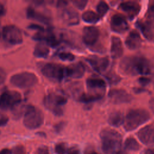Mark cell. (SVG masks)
Wrapping results in <instances>:
<instances>
[{"mask_svg": "<svg viewBox=\"0 0 154 154\" xmlns=\"http://www.w3.org/2000/svg\"><path fill=\"white\" fill-rule=\"evenodd\" d=\"M119 67L122 73L131 76L147 75L151 72L149 61L141 56L124 57L120 62Z\"/></svg>", "mask_w": 154, "mask_h": 154, "instance_id": "obj_1", "label": "cell"}, {"mask_svg": "<svg viewBox=\"0 0 154 154\" xmlns=\"http://www.w3.org/2000/svg\"><path fill=\"white\" fill-rule=\"evenodd\" d=\"M102 149L106 154H114L120 150L122 137L117 131L112 129H104L100 133Z\"/></svg>", "mask_w": 154, "mask_h": 154, "instance_id": "obj_2", "label": "cell"}, {"mask_svg": "<svg viewBox=\"0 0 154 154\" xmlns=\"http://www.w3.org/2000/svg\"><path fill=\"white\" fill-rule=\"evenodd\" d=\"M150 119L149 112L144 109H132L128 111L125 117L123 127L126 131H132Z\"/></svg>", "mask_w": 154, "mask_h": 154, "instance_id": "obj_3", "label": "cell"}, {"mask_svg": "<svg viewBox=\"0 0 154 154\" xmlns=\"http://www.w3.org/2000/svg\"><path fill=\"white\" fill-rule=\"evenodd\" d=\"M44 122V115L42 111L33 105L25 107L23 123L29 129H35L40 127Z\"/></svg>", "mask_w": 154, "mask_h": 154, "instance_id": "obj_4", "label": "cell"}, {"mask_svg": "<svg viewBox=\"0 0 154 154\" xmlns=\"http://www.w3.org/2000/svg\"><path fill=\"white\" fill-rule=\"evenodd\" d=\"M67 103V98L62 95L51 93L46 95L43 99V104L46 109L57 116L63 114L62 106Z\"/></svg>", "mask_w": 154, "mask_h": 154, "instance_id": "obj_5", "label": "cell"}, {"mask_svg": "<svg viewBox=\"0 0 154 154\" xmlns=\"http://www.w3.org/2000/svg\"><path fill=\"white\" fill-rule=\"evenodd\" d=\"M42 73L48 79L57 82H61L67 77V67L54 63L45 64L42 68Z\"/></svg>", "mask_w": 154, "mask_h": 154, "instance_id": "obj_6", "label": "cell"}, {"mask_svg": "<svg viewBox=\"0 0 154 154\" xmlns=\"http://www.w3.org/2000/svg\"><path fill=\"white\" fill-rule=\"evenodd\" d=\"M10 82L17 88H27L35 85L38 82V78L33 73L23 72L12 75Z\"/></svg>", "mask_w": 154, "mask_h": 154, "instance_id": "obj_7", "label": "cell"}, {"mask_svg": "<svg viewBox=\"0 0 154 154\" xmlns=\"http://www.w3.org/2000/svg\"><path fill=\"white\" fill-rule=\"evenodd\" d=\"M3 39L11 45H19L23 42V37L20 29L15 25H7L2 29Z\"/></svg>", "mask_w": 154, "mask_h": 154, "instance_id": "obj_8", "label": "cell"}, {"mask_svg": "<svg viewBox=\"0 0 154 154\" xmlns=\"http://www.w3.org/2000/svg\"><path fill=\"white\" fill-rule=\"evenodd\" d=\"M22 100L21 94L12 90L4 91L0 95V108L4 110L12 109L20 103Z\"/></svg>", "mask_w": 154, "mask_h": 154, "instance_id": "obj_9", "label": "cell"}, {"mask_svg": "<svg viewBox=\"0 0 154 154\" xmlns=\"http://www.w3.org/2000/svg\"><path fill=\"white\" fill-rule=\"evenodd\" d=\"M108 97L109 100L114 104H122L131 102L132 96L123 89L114 88L109 91Z\"/></svg>", "mask_w": 154, "mask_h": 154, "instance_id": "obj_10", "label": "cell"}, {"mask_svg": "<svg viewBox=\"0 0 154 154\" xmlns=\"http://www.w3.org/2000/svg\"><path fill=\"white\" fill-rule=\"evenodd\" d=\"M110 26L112 31L117 33L125 32L129 28V25L126 18L120 14H116L111 17Z\"/></svg>", "mask_w": 154, "mask_h": 154, "instance_id": "obj_11", "label": "cell"}, {"mask_svg": "<svg viewBox=\"0 0 154 154\" xmlns=\"http://www.w3.org/2000/svg\"><path fill=\"white\" fill-rule=\"evenodd\" d=\"M138 139L147 146L154 145V125H149L141 128L137 133Z\"/></svg>", "mask_w": 154, "mask_h": 154, "instance_id": "obj_12", "label": "cell"}, {"mask_svg": "<svg viewBox=\"0 0 154 154\" xmlns=\"http://www.w3.org/2000/svg\"><path fill=\"white\" fill-rule=\"evenodd\" d=\"M99 29L93 26H88L83 28L82 40L88 46L94 45L99 37Z\"/></svg>", "mask_w": 154, "mask_h": 154, "instance_id": "obj_13", "label": "cell"}, {"mask_svg": "<svg viewBox=\"0 0 154 154\" xmlns=\"http://www.w3.org/2000/svg\"><path fill=\"white\" fill-rule=\"evenodd\" d=\"M119 8L127 13L131 19H133L140 12L141 6L136 1H125L120 4Z\"/></svg>", "mask_w": 154, "mask_h": 154, "instance_id": "obj_14", "label": "cell"}, {"mask_svg": "<svg viewBox=\"0 0 154 154\" xmlns=\"http://www.w3.org/2000/svg\"><path fill=\"white\" fill-rule=\"evenodd\" d=\"M86 60L98 72L105 71L109 65V59L107 57H93L92 58H88Z\"/></svg>", "mask_w": 154, "mask_h": 154, "instance_id": "obj_15", "label": "cell"}, {"mask_svg": "<svg viewBox=\"0 0 154 154\" xmlns=\"http://www.w3.org/2000/svg\"><path fill=\"white\" fill-rule=\"evenodd\" d=\"M125 45L131 50L138 49L141 45V38L140 34L135 30L131 31L125 40Z\"/></svg>", "mask_w": 154, "mask_h": 154, "instance_id": "obj_16", "label": "cell"}, {"mask_svg": "<svg viewBox=\"0 0 154 154\" xmlns=\"http://www.w3.org/2000/svg\"><path fill=\"white\" fill-rule=\"evenodd\" d=\"M136 26L140 29L143 35L148 40H151L154 36V25L152 20L146 22L137 21Z\"/></svg>", "mask_w": 154, "mask_h": 154, "instance_id": "obj_17", "label": "cell"}, {"mask_svg": "<svg viewBox=\"0 0 154 154\" xmlns=\"http://www.w3.org/2000/svg\"><path fill=\"white\" fill-rule=\"evenodd\" d=\"M111 55L114 59H117L122 57L123 52V47L120 38L117 36L111 37Z\"/></svg>", "mask_w": 154, "mask_h": 154, "instance_id": "obj_18", "label": "cell"}, {"mask_svg": "<svg viewBox=\"0 0 154 154\" xmlns=\"http://www.w3.org/2000/svg\"><path fill=\"white\" fill-rule=\"evenodd\" d=\"M61 16L63 20L69 25H77L79 22L78 13L72 8H63Z\"/></svg>", "mask_w": 154, "mask_h": 154, "instance_id": "obj_19", "label": "cell"}, {"mask_svg": "<svg viewBox=\"0 0 154 154\" xmlns=\"http://www.w3.org/2000/svg\"><path fill=\"white\" fill-rule=\"evenodd\" d=\"M67 77L80 78L85 73V67L81 62H78L67 67Z\"/></svg>", "mask_w": 154, "mask_h": 154, "instance_id": "obj_20", "label": "cell"}, {"mask_svg": "<svg viewBox=\"0 0 154 154\" xmlns=\"http://www.w3.org/2000/svg\"><path fill=\"white\" fill-rule=\"evenodd\" d=\"M26 16L28 19H32L34 20H38L42 23L48 24L50 22L51 19L40 12H38L34 10L32 7H29L26 10Z\"/></svg>", "mask_w": 154, "mask_h": 154, "instance_id": "obj_21", "label": "cell"}, {"mask_svg": "<svg viewBox=\"0 0 154 154\" xmlns=\"http://www.w3.org/2000/svg\"><path fill=\"white\" fill-rule=\"evenodd\" d=\"M86 85L87 88L91 90H103L106 87V83L102 78L91 77L86 80Z\"/></svg>", "mask_w": 154, "mask_h": 154, "instance_id": "obj_22", "label": "cell"}, {"mask_svg": "<svg viewBox=\"0 0 154 154\" xmlns=\"http://www.w3.org/2000/svg\"><path fill=\"white\" fill-rule=\"evenodd\" d=\"M125 117L122 112L120 111H114L110 114L108 122L111 126L119 127L124 123Z\"/></svg>", "mask_w": 154, "mask_h": 154, "instance_id": "obj_23", "label": "cell"}, {"mask_svg": "<svg viewBox=\"0 0 154 154\" xmlns=\"http://www.w3.org/2000/svg\"><path fill=\"white\" fill-rule=\"evenodd\" d=\"M49 53V48L46 43L40 42L34 48L33 54L37 58H46Z\"/></svg>", "mask_w": 154, "mask_h": 154, "instance_id": "obj_24", "label": "cell"}, {"mask_svg": "<svg viewBox=\"0 0 154 154\" xmlns=\"http://www.w3.org/2000/svg\"><path fill=\"white\" fill-rule=\"evenodd\" d=\"M102 96L103 95L100 94L82 93L78 97V100L81 102L88 103L100 99Z\"/></svg>", "mask_w": 154, "mask_h": 154, "instance_id": "obj_25", "label": "cell"}, {"mask_svg": "<svg viewBox=\"0 0 154 154\" xmlns=\"http://www.w3.org/2000/svg\"><path fill=\"white\" fill-rule=\"evenodd\" d=\"M82 19L84 21L89 23H95L97 22L100 17V16L91 10H87L83 13L82 15Z\"/></svg>", "mask_w": 154, "mask_h": 154, "instance_id": "obj_26", "label": "cell"}, {"mask_svg": "<svg viewBox=\"0 0 154 154\" xmlns=\"http://www.w3.org/2000/svg\"><path fill=\"white\" fill-rule=\"evenodd\" d=\"M125 148L129 150H137L140 149V144L133 137H128L125 141Z\"/></svg>", "mask_w": 154, "mask_h": 154, "instance_id": "obj_27", "label": "cell"}, {"mask_svg": "<svg viewBox=\"0 0 154 154\" xmlns=\"http://www.w3.org/2000/svg\"><path fill=\"white\" fill-rule=\"evenodd\" d=\"M97 14L100 17H103L108 11L109 6L105 1H100L96 7Z\"/></svg>", "mask_w": 154, "mask_h": 154, "instance_id": "obj_28", "label": "cell"}, {"mask_svg": "<svg viewBox=\"0 0 154 154\" xmlns=\"http://www.w3.org/2000/svg\"><path fill=\"white\" fill-rule=\"evenodd\" d=\"M12 114L14 119H20L22 115L25 112V108H23L22 105H20V103L16 105L12 108Z\"/></svg>", "mask_w": 154, "mask_h": 154, "instance_id": "obj_29", "label": "cell"}, {"mask_svg": "<svg viewBox=\"0 0 154 154\" xmlns=\"http://www.w3.org/2000/svg\"><path fill=\"white\" fill-rule=\"evenodd\" d=\"M60 59L63 61H72L75 60V56L73 54L68 52H62L58 54Z\"/></svg>", "mask_w": 154, "mask_h": 154, "instance_id": "obj_30", "label": "cell"}, {"mask_svg": "<svg viewBox=\"0 0 154 154\" xmlns=\"http://www.w3.org/2000/svg\"><path fill=\"white\" fill-rule=\"evenodd\" d=\"M55 151L57 154H66L67 152L66 144L64 143H58L55 146Z\"/></svg>", "mask_w": 154, "mask_h": 154, "instance_id": "obj_31", "label": "cell"}, {"mask_svg": "<svg viewBox=\"0 0 154 154\" xmlns=\"http://www.w3.org/2000/svg\"><path fill=\"white\" fill-rule=\"evenodd\" d=\"M106 78L108 79V81H109V82L111 84H116L121 80V78H120V76H119L118 75H117L115 73L108 74V75L106 76Z\"/></svg>", "mask_w": 154, "mask_h": 154, "instance_id": "obj_32", "label": "cell"}, {"mask_svg": "<svg viewBox=\"0 0 154 154\" xmlns=\"http://www.w3.org/2000/svg\"><path fill=\"white\" fill-rule=\"evenodd\" d=\"M72 2L77 8L82 10L85 7L88 1L86 0H75Z\"/></svg>", "mask_w": 154, "mask_h": 154, "instance_id": "obj_33", "label": "cell"}, {"mask_svg": "<svg viewBox=\"0 0 154 154\" xmlns=\"http://www.w3.org/2000/svg\"><path fill=\"white\" fill-rule=\"evenodd\" d=\"M13 154H27V153L24 146L19 145L14 148Z\"/></svg>", "mask_w": 154, "mask_h": 154, "instance_id": "obj_34", "label": "cell"}, {"mask_svg": "<svg viewBox=\"0 0 154 154\" xmlns=\"http://www.w3.org/2000/svg\"><path fill=\"white\" fill-rule=\"evenodd\" d=\"M8 122V117L7 115L0 112V126H5Z\"/></svg>", "mask_w": 154, "mask_h": 154, "instance_id": "obj_35", "label": "cell"}, {"mask_svg": "<svg viewBox=\"0 0 154 154\" xmlns=\"http://www.w3.org/2000/svg\"><path fill=\"white\" fill-rule=\"evenodd\" d=\"M147 14L148 18L149 19V20L152 21V20L154 19V4H152L150 6V7L148 9Z\"/></svg>", "mask_w": 154, "mask_h": 154, "instance_id": "obj_36", "label": "cell"}, {"mask_svg": "<svg viewBox=\"0 0 154 154\" xmlns=\"http://www.w3.org/2000/svg\"><path fill=\"white\" fill-rule=\"evenodd\" d=\"M138 82L142 85V86H146L147 84H149L150 82V79L147 78V77H140L138 79Z\"/></svg>", "mask_w": 154, "mask_h": 154, "instance_id": "obj_37", "label": "cell"}, {"mask_svg": "<svg viewBox=\"0 0 154 154\" xmlns=\"http://www.w3.org/2000/svg\"><path fill=\"white\" fill-rule=\"evenodd\" d=\"M37 154H51L49 150L46 146H41L38 148Z\"/></svg>", "mask_w": 154, "mask_h": 154, "instance_id": "obj_38", "label": "cell"}, {"mask_svg": "<svg viewBox=\"0 0 154 154\" xmlns=\"http://www.w3.org/2000/svg\"><path fill=\"white\" fill-rule=\"evenodd\" d=\"M67 154H80L79 149L76 147H72L67 150Z\"/></svg>", "mask_w": 154, "mask_h": 154, "instance_id": "obj_39", "label": "cell"}, {"mask_svg": "<svg viewBox=\"0 0 154 154\" xmlns=\"http://www.w3.org/2000/svg\"><path fill=\"white\" fill-rule=\"evenodd\" d=\"M28 28H29L30 29H37L38 31H42L45 30L44 28L42 26L37 25V24H31V25H29L28 26Z\"/></svg>", "mask_w": 154, "mask_h": 154, "instance_id": "obj_40", "label": "cell"}, {"mask_svg": "<svg viewBox=\"0 0 154 154\" xmlns=\"http://www.w3.org/2000/svg\"><path fill=\"white\" fill-rule=\"evenodd\" d=\"M65 125V123L64 122H60L58 124H57L55 126H54V128H55V130L57 132H60L64 128Z\"/></svg>", "mask_w": 154, "mask_h": 154, "instance_id": "obj_41", "label": "cell"}, {"mask_svg": "<svg viewBox=\"0 0 154 154\" xmlns=\"http://www.w3.org/2000/svg\"><path fill=\"white\" fill-rule=\"evenodd\" d=\"M6 78V73L4 72V70L0 68V85L2 84Z\"/></svg>", "mask_w": 154, "mask_h": 154, "instance_id": "obj_42", "label": "cell"}, {"mask_svg": "<svg viewBox=\"0 0 154 154\" xmlns=\"http://www.w3.org/2000/svg\"><path fill=\"white\" fill-rule=\"evenodd\" d=\"M149 107H150V109L154 113V97L152 98L149 100Z\"/></svg>", "mask_w": 154, "mask_h": 154, "instance_id": "obj_43", "label": "cell"}, {"mask_svg": "<svg viewBox=\"0 0 154 154\" xmlns=\"http://www.w3.org/2000/svg\"><path fill=\"white\" fill-rule=\"evenodd\" d=\"M0 154H12V152L8 149H4L0 151Z\"/></svg>", "mask_w": 154, "mask_h": 154, "instance_id": "obj_44", "label": "cell"}, {"mask_svg": "<svg viewBox=\"0 0 154 154\" xmlns=\"http://www.w3.org/2000/svg\"><path fill=\"white\" fill-rule=\"evenodd\" d=\"M5 13V10L4 5L0 2V16H3Z\"/></svg>", "mask_w": 154, "mask_h": 154, "instance_id": "obj_45", "label": "cell"}, {"mask_svg": "<svg viewBox=\"0 0 154 154\" xmlns=\"http://www.w3.org/2000/svg\"><path fill=\"white\" fill-rule=\"evenodd\" d=\"M144 154H154V149H147Z\"/></svg>", "mask_w": 154, "mask_h": 154, "instance_id": "obj_46", "label": "cell"}, {"mask_svg": "<svg viewBox=\"0 0 154 154\" xmlns=\"http://www.w3.org/2000/svg\"><path fill=\"white\" fill-rule=\"evenodd\" d=\"M114 154H127L125 151H122V150H119L117 152H116V153H114Z\"/></svg>", "mask_w": 154, "mask_h": 154, "instance_id": "obj_47", "label": "cell"}, {"mask_svg": "<svg viewBox=\"0 0 154 154\" xmlns=\"http://www.w3.org/2000/svg\"><path fill=\"white\" fill-rule=\"evenodd\" d=\"M88 154H99V153H98L97 152H94V151H91V152H90Z\"/></svg>", "mask_w": 154, "mask_h": 154, "instance_id": "obj_48", "label": "cell"}]
</instances>
